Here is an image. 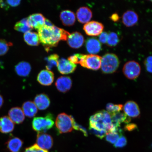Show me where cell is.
I'll use <instances>...</instances> for the list:
<instances>
[{
	"instance_id": "17",
	"label": "cell",
	"mask_w": 152,
	"mask_h": 152,
	"mask_svg": "<svg viewBox=\"0 0 152 152\" xmlns=\"http://www.w3.org/2000/svg\"><path fill=\"white\" fill-rule=\"evenodd\" d=\"M77 17L79 22L86 23L90 22L92 17V12L88 7H80L77 11Z\"/></svg>"
},
{
	"instance_id": "38",
	"label": "cell",
	"mask_w": 152,
	"mask_h": 152,
	"mask_svg": "<svg viewBox=\"0 0 152 152\" xmlns=\"http://www.w3.org/2000/svg\"><path fill=\"white\" fill-rule=\"evenodd\" d=\"M73 128L75 130H79L82 132L85 136H87L88 135L86 129L84 127L80 125L75 122V120L74 119L73 121Z\"/></svg>"
},
{
	"instance_id": "23",
	"label": "cell",
	"mask_w": 152,
	"mask_h": 152,
	"mask_svg": "<svg viewBox=\"0 0 152 152\" xmlns=\"http://www.w3.org/2000/svg\"><path fill=\"white\" fill-rule=\"evenodd\" d=\"M23 144L22 140L16 137L9 139L6 142L7 148L10 152H20Z\"/></svg>"
},
{
	"instance_id": "47",
	"label": "cell",
	"mask_w": 152,
	"mask_h": 152,
	"mask_svg": "<svg viewBox=\"0 0 152 152\" xmlns=\"http://www.w3.org/2000/svg\"><path fill=\"white\" fill-rule=\"evenodd\" d=\"M151 2H152V1H151Z\"/></svg>"
},
{
	"instance_id": "13",
	"label": "cell",
	"mask_w": 152,
	"mask_h": 152,
	"mask_svg": "<svg viewBox=\"0 0 152 152\" xmlns=\"http://www.w3.org/2000/svg\"><path fill=\"white\" fill-rule=\"evenodd\" d=\"M66 40L68 45L74 48H79L82 46L85 41L83 36L77 31L70 34Z\"/></svg>"
},
{
	"instance_id": "7",
	"label": "cell",
	"mask_w": 152,
	"mask_h": 152,
	"mask_svg": "<svg viewBox=\"0 0 152 152\" xmlns=\"http://www.w3.org/2000/svg\"><path fill=\"white\" fill-rule=\"evenodd\" d=\"M123 72L127 78L133 80L137 78L140 75L141 67L137 62L134 61H131L124 64Z\"/></svg>"
},
{
	"instance_id": "22",
	"label": "cell",
	"mask_w": 152,
	"mask_h": 152,
	"mask_svg": "<svg viewBox=\"0 0 152 152\" xmlns=\"http://www.w3.org/2000/svg\"><path fill=\"white\" fill-rule=\"evenodd\" d=\"M14 123L9 117L5 116L0 118V132L3 134L12 132L14 128Z\"/></svg>"
},
{
	"instance_id": "26",
	"label": "cell",
	"mask_w": 152,
	"mask_h": 152,
	"mask_svg": "<svg viewBox=\"0 0 152 152\" xmlns=\"http://www.w3.org/2000/svg\"><path fill=\"white\" fill-rule=\"evenodd\" d=\"M112 123L115 126H120L121 123H125L128 124L130 123L131 119L130 118L127 116L124 113L121 112L111 115Z\"/></svg>"
},
{
	"instance_id": "11",
	"label": "cell",
	"mask_w": 152,
	"mask_h": 152,
	"mask_svg": "<svg viewBox=\"0 0 152 152\" xmlns=\"http://www.w3.org/2000/svg\"><path fill=\"white\" fill-rule=\"evenodd\" d=\"M57 67L61 73L67 75L73 73L75 70L77 65L68 59L62 58L58 60Z\"/></svg>"
},
{
	"instance_id": "2",
	"label": "cell",
	"mask_w": 152,
	"mask_h": 152,
	"mask_svg": "<svg viewBox=\"0 0 152 152\" xmlns=\"http://www.w3.org/2000/svg\"><path fill=\"white\" fill-rule=\"evenodd\" d=\"M89 128L108 132L113 126L111 115L107 111L102 110L95 113L89 120Z\"/></svg>"
},
{
	"instance_id": "1",
	"label": "cell",
	"mask_w": 152,
	"mask_h": 152,
	"mask_svg": "<svg viewBox=\"0 0 152 152\" xmlns=\"http://www.w3.org/2000/svg\"><path fill=\"white\" fill-rule=\"evenodd\" d=\"M40 42L48 51L50 47L56 46L61 40L67 39L70 33L63 28L53 25H44L38 30Z\"/></svg>"
},
{
	"instance_id": "42",
	"label": "cell",
	"mask_w": 152,
	"mask_h": 152,
	"mask_svg": "<svg viewBox=\"0 0 152 152\" xmlns=\"http://www.w3.org/2000/svg\"><path fill=\"white\" fill-rule=\"evenodd\" d=\"M7 3L9 5L12 7H16L18 6L20 4V1H7Z\"/></svg>"
},
{
	"instance_id": "37",
	"label": "cell",
	"mask_w": 152,
	"mask_h": 152,
	"mask_svg": "<svg viewBox=\"0 0 152 152\" xmlns=\"http://www.w3.org/2000/svg\"><path fill=\"white\" fill-rule=\"evenodd\" d=\"M144 64L147 71L152 73V56L147 57L144 61Z\"/></svg>"
},
{
	"instance_id": "40",
	"label": "cell",
	"mask_w": 152,
	"mask_h": 152,
	"mask_svg": "<svg viewBox=\"0 0 152 152\" xmlns=\"http://www.w3.org/2000/svg\"><path fill=\"white\" fill-rule=\"evenodd\" d=\"M108 34L105 32H103L99 35V41L101 43H107Z\"/></svg>"
},
{
	"instance_id": "31",
	"label": "cell",
	"mask_w": 152,
	"mask_h": 152,
	"mask_svg": "<svg viewBox=\"0 0 152 152\" xmlns=\"http://www.w3.org/2000/svg\"><path fill=\"white\" fill-rule=\"evenodd\" d=\"M119 42L118 35L115 32H111L108 34L107 43L110 47H115Z\"/></svg>"
},
{
	"instance_id": "44",
	"label": "cell",
	"mask_w": 152,
	"mask_h": 152,
	"mask_svg": "<svg viewBox=\"0 0 152 152\" xmlns=\"http://www.w3.org/2000/svg\"><path fill=\"white\" fill-rule=\"evenodd\" d=\"M44 25H45L48 26H52L54 25L50 21L47 19H45Z\"/></svg>"
},
{
	"instance_id": "25",
	"label": "cell",
	"mask_w": 152,
	"mask_h": 152,
	"mask_svg": "<svg viewBox=\"0 0 152 152\" xmlns=\"http://www.w3.org/2000/svg\"><path fill=\"white\" fill-rule=\"evenodd\" d=\"M31 66L27 62H19L15 67V71L19 76L26 77L29 75L31 71Z\"/></svg>"
},
{
	"instance_id": "27",
	"label": "cell",
	"mask_w": 152,
	"mask_h": 152,
	"mask_svg": "<svg viewBox=\"0 0 152 152\" xmlns=\"http://www.w3.org/2000/svg\"><path fill=\"white\" fill-rule=\"evenodd\" d=\"M24 39L26 43L31 46H37L40 42L39 34L35 32L29 31L24 33Z\"/></svg>"
},
{
	"instance_id": "34",
	"label": "cell",
	"mask_w": 152,
	"mask_h": 152,
	"mask_svg": "<svg viewBox=\"0 0 152 152\" xmlns=\"http://www.w3.org/2000/svg\"><path fill=\"white\" fill-rule=\"evenodd\" d=\"M127 143L126 138L124 136L121 135L120 137L117 142L114 144V147L116 148H122L126 145Z\"/></svg>"
},
{
	"instance_id": "19",
	"label": "cell",
	"mask_w": 152,
	"mask_h": 152,
	"mask_svg": "<svg viewBox=\"0 0 152 152\" xmlns=\"http://www.w3.org/2000/svg\"><path fill=\"white\" fill-rule=\"evenodd\" d=\"M87 52L91 54H96L102 49V45L99 41L94 38H89L86 42Z\"/></svg>"
},
{
	"instance_id": "12",
	"label": "cell",
	"mask_w": 152,
	"mask_h": 152,
	"mask_svg": "<svg viewBox=\"0 0 152 152\" xmlns=\"http://www.w3.org/2000/svg\"><path fill=\"white\" fill-rule=\"evenodd\" d=\"M54 79V74L52 71L48 69L42 70L38 74L37 77V80L40 84L45 86L52 85Z\"/></svg>"
},
{
	"instance_id": "33",
	"label": "cell",
	"mask_w": 152,
	"mask_h": 152,
	"mask_svg": "<svg viewBox=\"0 0 152 152\" xmlns=\"http://www.w3.org/2000/svg\"><path fill=\"white\" fill-rule=\"evenodd\" d=\"M12 45V43L8 42L4 39H0V56L6 54L9 51L10 47Z\"/></svg>"
},
{
	"instance_id": "10",
	"label": "cell",
	"mask_w": 152,
	"mask_h": 152,
	"mask_svg": "<svg viewBox=\"0 0 152 152\" xmlns=\"http://www.w3.org/2000/svg\"><path fill=\"white\" fill-rule=\"evenodd\" d=\"M37 142L39 147L47 151L52 147L53 140L50 135L44 133H39L37 135Z\"/></svg>"
},
{
	"instance_id": "41",
	"label": "cell",
	"mask_w": 152,
	"mask_h": 152,
	"mask_svg": "<svg viewBox=\"0 0 152 152\" xmlns=\"http://www.w3.org/2000/svg\"><path fill=\"white\" fill-rule=\"evenodd\" d=\"M137 127L134 124H127L125 126V130L131 132L135 130Z\"/></svg>"
},
{
	"instance_id": "30",
	"label": "cell",
	"mask_w": 152,
	"mask_h": 152,
	"mask_svg": "<svg viewBox=\"0 0 152 152\" xmlns=\"http://www.w3.org/2000/svg\"><path fill=\"white\" fill-rule=\"evenodd\" d=\"M59 56L58 54H54L50 55L45 58L47 62L46 65L47 69L50 70L53 68L58 66Z\"/></svg>"
},
{
	"instance_id": "35",
	"label": "cell",
	"mask_w": 152,
	"mask_h": 152,
	"mask_svg": "<svg viewBox=\"0 0 152 152\" xmlns=\"http://www.w3.org/2000/svg\"><path fill=\"white\" fill-rule=\"evenodd\" d=\"M83 54H75L72 55L68 58V60L73 64H80L82 58L83 56Z\"/></svg>"
},
{
	"instance_id": "46",
	"label": "cell",
	"mask_w": 152,
	"mask_h": 152,
	"mask_svg": "<svg viewBox=\"0 0 152 152\" xmlns=\"http://www.w3.org/2000/svg\"><path fill=\"white\" fill-rule=\"evenodd\" d=\"M3 103V99L2 96L0 94V108L2 106Z\"/></svg>"
},
{
	"instance_id": "14",
	"label": "cell",
	"mask_w": 152,
	"mask_h": 152,
	"mask_svg": "<svg viewBox=\"0 0 152 152\" xmlns=\"http://www.w3.org/2000/svg\"><path fill=\"white\" fill-rule=\"evenodd\" d=\"M71 77L67 76H61L57 79L56 86L60 92L66 93L71 89L72 84Z\"/></svg>"
},
{
	"instance_id": "43",
	"label": "cell",
	"mask_w": 152,
	"mask_h": 152,
	"mask_svg": "<svg viewBox=\"0 0 152 152\" xmlns=\"http://www.w3.org/2000/svg\"><path fill=\"white\" fill-rule=\"evenodd\" d=\"M120 17L117 13H114L110 17V19L114 22H117L119 20Z\"/></svg>"
},
{
	"instance_id": "32",
	"label": "cell",
	"mask_w": 152,
	"mask_h": 152,
	"mask_svg": "<svg viewBox=\"0 0 152 152\" xmlns=\"http://www.w3.org/2000/svg\"><path fill=\"white\" fill-rule=\"evenodd\" d=\"M123 106L121 104H114L109 103L106 104V109L110 115L119 113L123 109Z\"/></svg>"
},
{
	"instance_id": "9",
	"label": "cell",
	"mask_w": 152,
	"mask_h": 152,
	"mask_svg": "<svg viewBox=\"0 0 152 152\" xmlns=\"http://www.w3.org/2000/svg\"><path fill=\"white\" fill-rule=\"evenodd\" d=\"M124 111L127 116L132 118H137L140 115L139 107L137 103L133 101L127 102L124 106Z\"/></svg>"
},
{
	"instance_id": "15",
	"label": "cell",
	"mask_w": 152,
	"mask_h": 152,
	"mask_svg": "<svg viewBox=\"0 0 152 152\" xmlns=\"http://www.w3.org/2000/svg\"><path fill=\"white\" fill-rule=\"evenodd\" d=\"M28 24L32 28L38 30L44 25L45 18L40 13H36L30 15L27 18Z\"/></svg>"
},
{
	"instance_id": "20",
	"label": "cell",
	"mask_w": 152,
	"mask_h": 152,
	"mask_svg": "<svg viewBox=\"0 0 152 152\" xmlns=\"http://www.w3.org/2000/svg\"><path fill=\"white\" fill-rule=\"evenodd\" d=\"M34 103L38 109L44 110L47 109L50 106V101L47 95L42 94L36 96L34 99Z\"/></svg>"
},
{
	"instance_id": "3",
	"label": "cell",
	"mask_w": 152,
	"mask_h": 152,
	"mask_svg": "<svg viewBox=\"0 0 152 152\" xmlns=\"http://www.w3.org/2000/svg\"><path fill=\"white\" fill-rule=\"evenodd\" d=\"M119 64L118 57L113 53H106L102 57L101 68L102 73L104 74L115 73L118 68Z\"/></svg>"
},
{
	"instance_id": "18",
	"label": "cell",
	"mask_w": 152,
	"mask_h": 152,
	"mask_svg": "<svg viewBox=\"0 0 152 152\" xmlns=\"http://www.w3.org/2000/svg\"><path fill=\"white\" fill-rule=\"evenodd\" d=\"M9 118L12 122L16 124H20L24 120L25 115L23 111L20 108H12L9 112Z\"/></svg>"
},
{
	"instance_id": "36",
	"label": "cell",
	"mask_w": 152,
	"mask_h": 152,
	"mask_svg": "<svg viewBox=\"0 0 152 152\" xmlns=\"http://www.w3.org/2000/svg\"><path fill=\"white\" fill-rule=\"evenodd\" d=\"M24 152H48L47 150L42 149L39 147L37 144L26 148Z\"/></svg>"
},
{
	"instance_id": "45",
	"label": "cell",
	"mask_w": 152,
	"mask_h": 152,
	"mask_svg": "<svg viewBox=\"0 0 152 152\" xmlns=\"http://www.w3.org/2000/svg\"><path fill=\"white\" fill-rule=\"evenodd\" d=\"M7 5L6 4V3H4L2 1H0V7L1 8H7Z\"/></svg>"
},
{
	"instance_id": "39",
	"label": "cell",
	"mask_w": 152,
	"mask_h": 152,
	"mask_svg": "<svg viewBox=\"0 0 152 152\" xmlns=\"http://www.w3.org/2000/svg\"><path fill=\"white\" fill-rule=\"evenodd\" d=\"M89 130H90L91 133H92L97 137L100 139H102L105 137L106 134L107 133V132H105L97 131L91 128H89Z\"/></svg>"
},
{
	"instance_id": "8",
	"label": "cell",
	"mask_w": 152,
	"mask_h": 152,
	"mask_svg": "<svg viewBox=\"0 0 152 152\" xmlns=\"http://www.w3.org/2000/svg\"><path fill=\"white\" fill-rule=\"evenodd\" d=\"M83 30L87 35L91 36L99 35L104 29V26L101 23L91 21L86 23L83 27Z\"/></svg>"
},
{
	"instance_id": "28",
	"label": "cell",
	"mask_w": 152,
	"mask_h": 152,
	"mask_svg": "<svg viewBox=\"0 0 152 152\" xmlns=\"http://www.w3.org/2000/svg\"><path fill=\"white\" fill-rule=\"evenodd\" d=\"M32 28L28 23L27 18H25L19 21L15 24L14 26L15 30L24 33L30 31Z\"/></svg>"
},
{
	"instance_id": "24",
	"label": "cell",
	"mask_w": 152,
	"mask_h": 152,
	"mask_svg": "<svg viewBox=\"0 0 152 152\" xmlns=\"http://www.w3.org/2000/svg\"><path fill=\"white\" fill-rule=\"evenodd\" d=\"M22 110L24 115L30 118L35 116L38 112V109L35 103L30 101L24 103Z\"/></svg>"
},
{
	"instance_id": "5",
	"label": "cell",
	"mask_w": 152,
	"mask_h": 152,
	"mask_svg": "<svg viewBox=\"0 0 152 152\" xmlns=\"http://www.w3.org/2000/svg\"><path fill=\"white\" fill-rule=\"evenodd\" d=\"M73 117L65 113L59 114L56 118V126L57 131L59 134H65L73 130Z\"/></svg>"
},
{
	"instance_id": "29",
	"label": "cell",
	"mask_w": 152,
	"mask_h": 152,
	"mask_svg": "<svg viewBox=\"0 0 152 152\" xmlns=\"http://www.w3.org/2000/svg\"><path fill=\"white\" fill-rule=\"evenodd\" d=\"M122 135V131L120 130L114 132H109L106 133L105 137L106 141L112 144H115Z\"/></svg>"
},
{
	"instance_id": "21",
	"label": "cell",
	"mask_w": 152,
	"mask_h": 152,
	"mask_svg": "<svg viewBox=\"0 0 152 152\" xmlns=\"http://www.w3.org/2000/svg\"><path fill=\"white\" fill-rule=\"evenodd\" d=\"M60 18L64 26H71L75 23L76 16L75 13L69 10H64L60 13Z\"/></svg>"
},
{
	"instance_id": "16",
	"label": "cell",
	"mask_w": 152,
	"mask_h": 152,
	"mask_svg": "<svg viewBox=\"0 0 152 152\" xmlns=\"http://www.w3.org/2000/svg\"><path fill=\"white\" fill-rule=\"evenodd\" d=\"M138 20V15L134 11H127L124 13L122 16L123 23L127 27H132L135 25Z\"/></svg>"
},
{
	"instance_id": "6",
	"label": "cell",
	"mask_w": 152,
	"mask_h": 152,
	"mask_svg": "<svg viewBox=\"0 0 152 152\" xmlns=\"http://www.w3.org/2000/svg\"><path fill=\"white\" fill-rule=\"evenodd\" d=\"M102 57L96 54L83 55L80 64L83 67L96 71L101 65Z\"/></svg>"
},
{
	"instance_id": "4",
	"label": "cell",
	"mask_w": 152,
	"mask_h": 152,
	"mask_svg": "<svg viewBox=\"0 0 152 152\" xmlns=\"http://www.w3.org/2000/svg\"><path fill=\"white\" fill-rule=\"evenodd\" d=\"M34 130L38 133H44L52 128L54 124V117L48 113L44 117H35L32 121Z\"/></svg>"
}]
</instances>
